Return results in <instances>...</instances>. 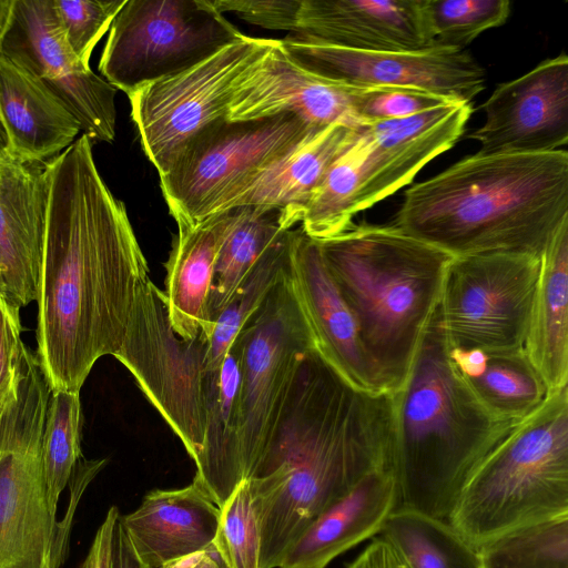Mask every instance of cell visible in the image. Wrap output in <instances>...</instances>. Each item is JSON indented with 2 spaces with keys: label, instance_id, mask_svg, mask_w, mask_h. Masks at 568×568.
I'll return each mask as SVG.
<instances>
[{
  "label": "cell",
  "instance_id": "6da1fadb",
  "mask_svg": "<svg viewBox=\"0 0 568 568\" xmlns=\"http://www.w3.org/2000/svg\"><path fill=\"white\" fill-rule=\"evenodd\" d=\"M44 171L37 358L51 392H80L95 362L119 351L149 266L124 203L97 168L89 136L44 162Z\"/></svg>",
  "mask_w": 568,
  "mask_h": 568
},
{
  "label": "cell",
  "instance_id": "7a4b0ae2",
  "mask_svg": "<svg viewBox=\"0 0 568 568\" xmlns=\"http://www.w3.org/2000/svg\"><path fill=\"white\" fill-rule=\"evenodd\" d=\"M392 394L355 387L315 348L303 355L248 481L261 568L371 471L390 467Z\"/></svg>",
  "mask_w": 568,
  "mask_h": 568
},
{
  "label": "cell",
  "instance_id": "3957f363",
  "mask_svg": "<svg viewBox=\"0 0 568 568\" xmlns=\"http://www.w3.org/2000/svg\"><path fill=\"white\" fill-rule=\"evenodd\" d=\"M568 219V153L474 154L414 184L393 226L447 254L541 255Z\"/></svg>",
  "mask_w": 568,
  "mask_h": 568
},
{
  "label": "cell",
  "instance_id": "277c9868",
  "mask_svg": "<svg viewBox=\"0 0 568 568\" xmlns=\"http://www.w3.org/2000/svg\"><path fill=\"white\" fill-rule=\"evenodd\" d=\"M390 394L397 507L447 520L469 476L516 424L495 417L460 377L437 310L406 379Z\"/></svg>",
  "mask_w": 568,
  "mask_h": 568
},
{
  "label": "cell",
  "instance_id": "5b68a950",
  "mask_svg": "<svg viewBox=\"0 0 568 568\" xmlns=\"http://www.w3.org/2000/svg\"><path fill=\"white\" fill-rule=\"evenodd\" d=\"M317 242L379 388L394 393L439 305L453 256L393 225H352Z\"/></svg>",
  "mask_w": 568,
  "mask_h": 568
},
{
  "label": "cell",
  "instance_id": "8992f818",
  "mask_svg": "<svg viewBox=\"0 0 568 568\" xmlns=\"http://www.w3.org/2000/svg\"><path fill=\"white\" fill-rule=\"evenodd\" d=\"M562 515H568V386L549 393L478 465L447 521L478 549Z\"/></svg>",
  "mask_w": 568,
  "mask_h": 568
},
{
  "label": "cell",
  "instance_id": "52a82bcc",
  "mask_svg": "<svg viewBox=\"0 0 568 568\" xmlns=\"http://www.w3.org/2000/svg\"><path fill=\"white\" fill-rule=\"evenodd\" d=\"M51 393L26 346L17 398L0 415V568H60L42 462Z\"/></svg>",
  "mask_w": 568,
  "mask_h": 568
},
{
  "label": "cell",
  "instance_id": "ba28073f",
  "mask_svg": "<svg viewBox=\"0 0 568 568\" xmlns=\"http://www.w3.org/2000/svg\"><path fill=\"white\" fill-rule=\"evenodd\" d=\"M318 131L290 113L206 126L159 175L170 214L194 226L226 211L261 172Z\"/></svg>",
  "mask_w": 568,
  "mask_h": 568
},
{
  "label": "cell",
  "instance_id": "9c48e42d",
  "mask_svg": "<svg viewBox=\"0 0 568 568\" xmlns=\"http://www.w3.org/2000/svg\"><path fill=\"white\" fill-rule=\"evenodd\" d=\"M207 351L204 336L186 341L176 334L164 292L144 278L114 357L133 375L194 462L204 444L207 394L221 372H207Z\"/></svg>",
  "mask_w": 568,
  "mask_h": 568
},
{
  "label": "cell",
  "instance_id": "30bf717a",
  "mask_svg": "<svg viewBox=\"0 0 568 568\" xmlns=\"http://www.w3.org/2000/svg\"><path fill=\"white\" fill-rule=\"evenodd\" d=\"M242 36L210 0H125L110 27L99 71L129 95L199 64Z\"/></svg>",
  "mask_w": 568,
  "mask_h": 568
},
{
  "label": "cell",
  "instance_id": "8fae6325",
  "mask_svg": "<svg viewBox=\"0 0 568 568\" xmlns=\"http://www.w3.org/2000/svg\"><path fill=\"white\" fill-rule=\"evenodd\" d=\"M540 255L495 252L454 256L437 315L449 345L487 352L523 351Z\"/></svg>",
  "mask_w": 568,
  "mask_h": 568
},
{
  "label": "cell",
  "instance_id": "7c38bea8",
  "mask_svg": "<svg viewBox=\"0 0 568 568\" xmlns=\"http://www.w3.org/2000/svg\"><path fill=\"white\" fill-rule=\"evenodd\" d=\"M273 40L243 34L199 64L128 95L142 150L159 175L194 135L227 119L240 83Z\"/></svg>",
  "mask_w": 568,
  "mask_h": 568
},
{
  "label": "cell",
  "instance_id": "4fadbf2b",
  "mask_svg": "<svg viewBox=\"0 0 568 568\" xmlns=\"http://www.w3.org/2000/svg\"><path fill=\"white\" fill-rule=\"evenodd\" d=\"M242 345L240 462L244 480L261 458L303 355L314 347L287 268L237 335Z\"/></svg>",
  "mask_w": 568,
  "mask_h": 568
},
{
  "label": "cell",
  "instance_id": "5bb4252c",
  "mask_svg": "<svg viewBox=\"0 0 568 568\" xmlns=\"http://www.w3.org/2000/svg\"><path fill=\"white\" fill-rule=\"evenodd\" d=\"M281 44L310 73L346 88H414L466 103L484 89V70L467 51L456 47L364 51L321 44L296 34L281 39Z\"/></svg>",
  "mask_w": 568,
  "mask_h": 568
},
{
  "label": "cell",
  "instance_id": "9a60e30c",
  "mask_svg": "<svg viewBox=\"0 0 568 568\" xmlns=\"http://www.w3.org/2000/svg\"><path fill=\"white\" fill-rule=\"evenodd\" d=\"M0 50L37 73L69 106L91 141L115 138L116 89L85 67L68 44L52 0H16Z\"/></svg>",
  "mask_w": 568,
  "mask_h": 568
},
{
  "label": "cell",
  "instance_id": "2e32d148",
  "mask_svg": "<svg viewBox=\"0 0 568 568\" xmlns=\"http://www.w3.org/2000/svg\"><path fill=\"white\" fill-rule=\"evenodd\" d=\"M485 122L467 135L478 154L545 153L568 141V58L544 60L500 83L481 104Z\"/></svg>",
  "mask_w": 568,
  "mask_h": 568
},
{
  "label": "cell",
  "instance_id": "e0dca14e",
  "mask_svg": "<svg viewBox=\"0 0 568 568\" xmlns=\"http://www.w3.org/2000/svg\"><path fill=\"white\" fill-rule=\"evenodd\" d=\"M471 113L470 103L449 101L408 118L363 125L366 154L356 212L410 183L424 165L456 143Z\"/></svg>",
  "mask_w": 568,
  "mask_h": 568
},
{
  "label": "cell",
  "instance_id": "ac0fdd59",
  "mask_svg": "<svg viewBox=\"0 0 568 568\" xmlns=\"http://www.w3.org/2000/svg\"><path fill=\"white\" fill-rule=\"evenodd\" d=\"M288 277L314 347L355 387L383 392L364 353L356 322L334 283L318 242L288 232Z\"/></svg>",
  "mask_w": 568,
  "mask_h": 568
},
{
  "label": "cell",
  "instance_id": "d6986e66",
  "mask_svg": "<svg viewBox=\"0 0 568 568\" xmlns=\"http://www.w3.org/2000/svg\"><path fill=\"white\" fill-rule=\"evenodd\" d=\"M353 97L354 89L310 73L292 60L281 40H273L235 91L227 120L290 113L317 130L336 123L362 126L354 112Z\"/></svg>",
  "mask_w": 568,
  "mask_h": 568
},
{
  "label": "cell",
  "instance_id": "ffe728a7",
  "mask_svg": "<svg viewBox=\"0 0 568 568\" xmlns=\"http://www.w3.org/2000/svg\"><path fill=\"white\" fill-rule=\"evenodd\" d=\"M47 210L44 163L0 153V291L19 308L38 300Z\"/></svg>",
  "mask_w": 568,
  "mask_h": 568
},
{
  "label": "cell",
  "instance_id": "44dd1931",
  "mask_svg": "<svg viewBox=\"0 0 568 568\" xmlns=\"http://www.w3.org/2000/svg\"><path fill=\"white\" fill-rule=\"evenodd\" d=\"M296 34L364 51H420L435 45L423 0H301Z\"/></svg>",
  "mask_w": 568,
  "mask_h": 568
},
{
  "label": "cell",
  "instance_id": "7402d4cb",
  "mask_svg": "<svg viewBox=\"0 0 568 568\" xmlns=\"http://www.w3.org/2000/svg\"><path fill=\"white\" fill-rule=\"evenodd\" d=\"M220 516L221 508L192 480L183 488L150 490L120 523L142 566L162 568L211 546Z\"/></svg>",
  "mask_w": 568,
  "mask_h": 568
},
{
  "label": "cell",
  "instance_id": "603a6c76",
  "mask_svg": "<svg viewBox=\"0 0 568 568\" xmlns=\"http://www.w3.org/2000/svg\"><path fill=\"white\" fill-rule=\"evenodd\" d=\"M0 121L10 156L44 163L69 148L81 125L69 106L31 69L0 50Z\"/></svg>",
  "mask_w": 568,
  "mask_h": 568
},
{
  "label": "cell",
  "instance_id": "cb8c5ba5",
  "mask_svg": "<svg viewBox=\"0 0 568 568\" xmlns=\"http://www.w3.org/2000/svg\"><path fill=\"white\" fill-rule=\"evenodd\" d=\"M397 506L392 468L371 471L301 534L277 568H326L337 556L379 534Z\"/></svg>",
  "mask_w": 568,
  "mask_h": 568
},
{
  "label": "cell",
  "instance_id": "d4e9b609",
  "mask_svg": "<svg viewBox=\"0 0 568 568\" xmlns=\"http://www.w3.org/2000/svg\"><path fill=\"white\" fill-rule=\"evenodd\" d=\"M359 130L336 123L311 133L261 172L226 211L243 205L278 210L292 229L302 221L328 168L356 140Z\"/></svg>",
  "mask_w": 568,
  "mask_h": 568
},
{
  "label": "cell",
  "instance_id": "484cf974",
  "mask_svg": "<svg viewBox=\"0 0 568 568\" xmlns=\"http://www.w3.org/2000/svg\"><path fill=\"white\" fill-rule=\"evenodd\" d=\"M232 210L216 213L197 225L178 224L165 263V300L173 329L183 339H210L209 296L220 246L231 224Z\"/></svg>",
  "mask_w": 568,
  "mask_h": 568
},
{
  "label": "cell",
  "instance_id": "4316f807",
  "mask_svg": "<svg viewBox=\"0 0 568 568\" xmlns=\"http://www.w3.org/2000/svg\"><path fill=\"white\" fill-rule=\"evenodd\" d=\"M524 351L549 393L568 386V219L540 255Z\"/></svg>",
  "mask_w": 568,
  "mask_h": 568
},
{
  "label": "cell",
  "instance_id": "83f0119b",
  "mask_svg": "<svg viewBox=\"0 0 568 568\" xmlns=\"http://www.w3.org/2000/svg\"><path fill=\"white\" fill-rule=\"evenodd\" d=\"M242 345L236 336L207 396L202 452L193 480L221 508L244 480L240 462Z\"/></svg>",
  "mask_w": 568,
  "mask_h": 568
},
{
  "label": "cell",
  "instance_id": "f1b7e54d",
  "mask_svg": "<svg viewBox=\"0 0 568 568\" xmlns=\"http://www.w3.org/2000/svg\"><path fill=\"white\" fill-rule=\"evenodd\" d=\"M448 353L474 395L500 420L521 422L538 409L549 394L524 349L487 352L448 344Z\"/></svg>",
  "mask_w": 568,
  "mask_h": 568
},
{
  "label": "cell",
  "instance_id": "f546056e",
  "mask_svg": "<svg viewBox=\"0 0 568 568\" xmlns=\"http://www.w3.org/2000/svg\"><path fill=\"white\" fill-rule=\"evenodd\" d=\"M288 229L278 210L243 205L232 209L231 224L220 246L211 292L209 317L214 322L263 253Z\"/></svg>",
  "mask_w": 568,
  "mask_h": 568
},
{
  "label": "cell",
  "instance_id": "4dcf8cb0",
  "mask_svg": "<svg viewBox=\"0 0 568 568\" xmlns=\"http://www.w3.org/2000/svg\"><path fill=\"white\" fill-rule=\"evenodd\" d=\"M379 534L407 568H481L478 550L447 520L397 507Z\"/></svg>",
  "mask_w": 568,
  "mask_h": 568
},
{
  "label": "cell",
  "instance_id": "1f68e13d",
  "mask_svg": "<svg viewBox=\"0 0 568 568\" xmlns=\"http://www.w3.org/2000/svg\"><path fill=\"white\" fill-rule=\"evenodd\" d=\"M288 232L290 230L263 253L217 315L209 339V373L221 371L227 351L240 331L283 277L288 264Z\"/></svg>",
  "mask_w": 568,
  "mask_h": 568
},
{
  "label": "cell",
  "instance_id": "d6a6232c",
  "mask_svg": "<svg viewBox=\"0 0 568 568\" xmlns=\"http://www.w3.org/2000/svg\"><path fill=\"white\" fill-rule=\"evenodd\" d=\"M366 154L362 126L356 140L332 163L312 195L301 229L322 241L347 231L356 212V195Z\"/></svg>",
  "mask_w": 568,
  "mask_h": 568
},
{
  "label": "cell",
  "instance_id": "836d02e7",
  "mask_svg": "<svg viewBox=\"0 0 568 568\" xmlns=\"http://www.w3.org/2000/svg\"><path fill=\"white\" fill-rule=\"evenodd\" d=\"M477 550L481 568H568V515L516 529Z\"/></svg>",
  "mask_w": 568,
  "mask_h": 568
},
{
  "label": "cell",
  "instance_id": "e575fe53",
  "mask_svg": "<svg viewBox=\"0 0 568 568\" xmlns=\"http://www.w3.org/2000/svg\"><path fill=\"white\" fill-rule=\"evenodd\" d=\"M81 428L80 392H52L42 437V462L49 504L54 514L60 494L82 457Z\"/></svg>",
  "mask_w": 568,
  "mask_h": 568
},
{
  "label": "cell",
  "instance_id": "d590c367",
  "mask_svg": "<svg viewBox=\"0 0 568 568\" xmlns=\"http://www.w3.org/2000/svg\"><path fill=\"white\" fill-rule=\"evenodd\" d=\"M428 32L436 44L463 49L484 31L504 24L507 0H423Z\"/></svg>",
  "mask_w": 568,
  "mask_h": 568
},
{
  "label": "cell",
  "instance_id": "8d00e7d4",
  "mask_svg": "<svg viewBox=\"0 0 568 568\" xmlns=\"http://www.w3.org/2000/svg\"><path fill=\"white\" fill-rule=\"evenodd\" d=\"M214 544L231 568H261V530L247 480L221 507Z\"/></svg>",
  "mask_w": 568,
  "mask_h": 568
},
{
  "label": "cell",
  "instance_id": "74e56055",
  "mask_svg": "<svg viewBox=\"0 0 568 568\" xmlns=\"http://www.w3.org/2000/svg\"><path fill=\"white\" fill-rule=\"evenodd\" d=\"M64 38L88 68L93 49L105 34L125 0H52Z\"/></svg>",
  "mask_w": 568,
  "mask_h": 568
},
{
  "label": "cell",
  "instance_id": "f35d334b",
  "mask_svg": "<svg viewBox=\"0 0 568 568\" xmlns=\"http://www.w3.org/2000/svg\"><path fill=\"white\" fill-rule=\"evenodd\" d=\"M440 95L405 87L354 89L353 106L361 125L398 120L449 102Z\"/></svg>",
  "mask_w": 568,
  "mask_h": 568
},
{
  "label": "cell",
  "instance_id": "ab89813d",
  "mask_svg": "<svg viewBox=\"0 0 568 568\" xmlns=\"http://www.w3.org/2000/svg\"><path fill=\"white\" fill-rule=\"evenodd\" d=\"M20 308L0 291V415L17 398L26 345Z\"/></svg>",
  "mask_w": 568,
  "mask_h": 568
},
{
  "label": "cell",
  "instance_id": "60d3db41",
  "mask_svg": "<svg viewBox=\"0 0 568 568\" xmlns=\"http://www.w3.org/2000/svg\"><path fill=\"white\" fill-rule=\"evenodd\" d=\"M210 2L222 14L231 12L262 28L296 32L301 0H210Z\"/></svg>",
  "mask_w": 568,
  "mask_h": 568
},
{
  "label": "cell",
  "instance_id": "b9f144b4",
  "mask_svg": "<svg viewBox=\"0 0 568 568\" xmlns=\"http://www.w3.org/2000/svg\"><path fill=\"white\" fill-rule=\"evenodd\" d=\"M119 516L118 507H110L94 535L88 554L78 568H110L113 528Z\"/></svg>",
  "mask_w": 568,
  "mask_h": 568
},
{
  "label": "cell",
  "instance_id": "7bdbcfd3",
  "mask_svg": "<svg viewBox=\"0 0 568 568\" xmlns=\"http://www.w3.org/2000/svg\"><path fill=\"white\" fill-rule=\"evenodd\" d=\"M347 568H407L395 549L384 539L376 538L347 566Z\"/></svg>",
  "mask_w": 568,
  "mask_h": 568
},
{
  "label": "cell",
  "instance_id": "ee69618b",
  "mask_svg": "<svg viewBox=\"0 0 568 568\" xmlns=\"http://www.w3.org/2000/svg\"><path fill=\"white\" fill-rule=\"evenodd\" d=\"M110 568H145L136 558L118 517L112 535Z\"/></svg>",
  "mask_w": 568,
  "mask_h": 568
},
{
  "label": "cell",
  "instance_id": "f6af8a7d",
  "mask_svg": "<svg viewBox=\"0 0 568 568\" xmlns=\"http://www.w3.org/2000/svg\"><path fill=\"white\" fill-rule=\"evenodd\" d=\"M162 568H231L213 542L207 548L174 560Z\"/></svg>",
  "mask_w": 568,
  "mask_h": 568
},
{
  "label": "cell",
  "instance_id": "bcb514c9",
  "mask_svg": "<svg viewBox=\"0 0 568 568\" xmlns=\"http://www.w3.org/2000/svg\"><path fill=\"white\" fill-rule=\"evenodd\" d=\"M16 0H0V47L12 26Z\"/></svg>",
  "mask_w": 568,
  "mask_h": 568
},
{
  "label": "cell",
  "instance_id": "7dc6e473",
  "mask_svg": "<svg viewBox=\"0 0 568 568\" xmlns=\"http://www.w3.org/2000/svg\"><path fill=\"white\" fill-rule=\"evenodd\" d=\"M7 151V138L3 130V126L0 121V153H4Z\"/></svg>",
  "mask_w": 568,
  "mask_h": 568
}]
</instances>
